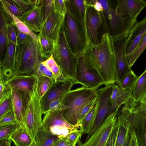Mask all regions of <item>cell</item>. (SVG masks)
Masks as SVG:
<instances>
[{
    "instance_id": "b9f144b4",
    "label": "cell",
    "mask_w": 146,
    "mask_h": 146,
    "mask_svg": "<svg viewBox=\"0 0 146 146\" xmlns=\"http://www.w3.org/2000/svg\"><path fill=\"white\" fill-rule=\"evenodd\" d=\"M17 122L13 110L8 112L0 118V125L13 123Z\"/></svg>"
},
{
    "instance_id": "9a60e30c",
    "label": "cell",
    "mask_w": 146,
    "mask_h": 146,
    "mask_svg": "<svg viewBox=\"0 0 146 146\" xmlns=\"http://www.w3.org/2000/svg\"><path fill=\"white\" fill-rule=\"evenodd\" d=\"M127 34L112 40L116 72L118 84L131 70L129 66L126 52Z\"/></svg>"
},
{
    "instance_id": "603a6c76",
    "label": "cell",
    "mask_w": 146,
    "mask_h": 146,
    "mask_svg": "<svg viewBox=\"0 0 146 146\" xmlns=\"http://www.w3.org/2000/svg\"><path fill=\"white\" fill-rule=\"evenodd\" d=\"M37 78L36 75H15L6 81L5 84L10 89L19 90L31 94Z\"/></svg>"
},
{
    "instance_id": "4dcf8cb0",
    "label": "cell",
    "mask_w": 146,
    "mask_h": 146,
    "mask_svg": "<svg viewBox=\"0 0 146 146\" xmlns=\"http://www.w3.org/2000/svg\"><path fill=\"white\" fill-rule=\"evenodd\" d=\"M42 63L52 73L56 82L65 79L62 74L59 66L54 60L52 55L42 62Z\"/></svg>"
},
{
    "instance_id": "d6a6232c",
    "label": "cell",
    "mask_w": 146,
    "mask_h": 146,
    "mask_svg": "<svg viewBox=\"0 0 146 146\" xmlns=\"http://www.w3.org/2000/svg\"><path fill=\"white\" fill-rule=\"evenodd\" d=\"M138 78L131 70L118 84L119 87L123 90H130Z\"/></svg>"
},
{
    "instance_id": "7bdbcfd3",
    "label": "cell",
    "mask_w": 146,
    "mask_h": 146,
    "mask_svg": "<svg viewBox=\"0 0 146 146\" xmlns=\"http://www.w3.org/2000/svg\"><path fill=\"white\" fill-rule=\"evenodd\" d=\"M53 7L56 11L64 15L67 12L65 0H54Z\"/></svg>"
},
{
    "instance_id": "d590c367",
    "label": "cell",
    "mask_w": 146,
    "mask_h": 146,
    "mask_svg": "<svg viewBox=\"0 0 146 146\" xmlns=\"http://www.w3.org/2000/svg\"><path fill=\"white\" fill-rule=\"evenodd\" d=\"M7 12L11 16L14 23L18 30L21 32L27 34L29 36L32 38L38 44V38L37 35L35 34L34 32L32 31L19 19L10 14L8 12Z\"/></svg>"
},
{
    "instance_id": "7dc6e473",
    "label": "cell",
    "mask_w": 146,
    "mask_h": 146,
    "mask_svg": "<svg viewBox=\"0 0 146 146\" xmlns=\"http://www.w3.org/2000/svg\"><path fill=\"white\" fill-rule=\"evenodd\" d=\"M54 0H45L44 5V20L47 17L53 6Z\"/></svg>"
},
{
    "instance_id": "681fc988",
    "label": "cell",
    "mask_w": 146,
    "mask_h": 146,
    "mask_svg": "<svg viewBox=\"0 0 146 146\" xmlns=\"http://www.w3.org/2000/svg\"><path fill=\"white\" fill-rule=\"evenodd\" d=\"M10 90L3 79L0 81V101Z\"/></svg>"
},
{
    "instance_id": "7a4b0ae2",
    "label": "cell",
    "mask_w": 146,
    "mask_h": 146,
    "mask_svg": "<svg viewBox=\"0 0 146 146\" xmlns=\"http://www.w3.org/2000/svg\"><path fill=\"white\" fill-rule=\"evenodd\" d=\"M97 90L82 86L70 90L60 100L63 116L69 124L79 128V115L82 110L88 104L97 99Z\"/></svg>"
},
{
    "instance_id": "4316f807",
    "label": "cell",
    "mask_w": 146,
    "mask_h": 146,
    "mask_svg": "<svg viewBox=\"0 0 146 146\" xmlns=\"http://www.w3.org/2000/svg\"><path fill=\"white\" fill-rule=\"evenodd\" d=\"M130 98L129 90H123L118 85L112 84V90L110 100L112 106L115 108H119L127 102Z\"/></svg>"
},
{
    "instance_id": "11a10c76",
    "label": "cell",
    "mask_w": 146,
    "mask_h": 146,
    "mask_svg": "<svg viewBox=\"0 0 146 146\" xmlns=\"http://www.w3.org/2000/svg\"><path fill=\"white\" fill-rule=\"evenodd\" d=\"M81 138H79L75 144L74 146H83L82 143L81 141Z\"/></svg>"
},
{
    "instance_id": "7c38bea8",
    "label": "cell",
    "mask_w": 146,
    "mask_h": 146,
    "mask_svg": "<svg viewBox=\"0 0 146 146\" xmlns=\"http://www.w3.org/2000/svg\"><path fill=\"white\" fill-rule=\"evenodd\" d=\"M112 90V84L97 89L98 106L96 116L92 127L85 141L89 138L107 117L116 109L112 106L111 102Z\"/></svg>"
},
{
    "instance_id": "30bf717a",
    "label": "cell",
    "mask_w": 146,
    "mask_h": 146,
    "mask_svg": "<svg viewBox=\"0 0 146 146\" xmlns=\"http://www.w3.org/2000/svg\"><path fill=\"white\" fill-rule=\"evenodd\" d=\"M117 120L106 146H124L130 135V111L128 101L116 113Z\"/></svg>"
},
{
    "instance_id": "ee69618b",
    "label": "cell",
    "mask_w": 146,
    "mask_h": 146,
    "mask_svg": "<svg viewBox=\"0 0 146 146\" xmlns=\"http://www.w3.org/2000/svg\"><path fill=\"white\" fill-rule=\"evenodd\" d=\"M44 76L52 78L55 81L52 73L43 64L42 62L40 63L39 65L37 75V76Z\"/></svg>"
},
{
    "instance_id": "60d3db41",
    "label": "cell",
    "mask_w": 146,
    "mask_h": 146,
    "mask_svg": "<svg viewBox=\"0 0 146 146\" xmlns=\"http://www.w3.org/2000/svg\"><path fill=\"white\" fill-rule=\"evenodd\" d=\"M21 11L25 13L35 7L31 4L30 0H13Z\"/></svg>"
},
{
    "instance_id": "5b68a950",
    "label": "cell",
    "mask_w": 146,
    "mask_h": 146,
    "mask_svg": "<svg viewBox=\"0 0 146 146\" xmlns=\"http://www.w3.org/2000/svg\"><path fill=\"white\" fill-rule=\"evenodd\" d=\"M62 27L68 46L77 57L84 52L89 42L84 27L67 10Z\"/></svg>"
},
{
    "instance_id": "3957f363",
    "label": "cell",
    "mask_w": 146,
    "mask_h": 146,
    "mask_svg": "<svg viewBox=\"0 0 146 146\" xmlns=\"http://www.w3.org/2000/svg\"><path fill=\"white\" fill-rule=\"evenodd\" d=\"M43 61L37 44L29 36L23 44L17 46L15 63V75L37 76L39 65Z\"/></svg>"
},
{
    "instance_id": "8fae6325",
    "label": "cell",
    "mask_w": 146,
    "mask_h": 146,
    "mask_svg": "<svg viewBox=\"0 0 146 146\" xmlns=\"http://www.w3.org/2000/svg\"><path fill=\"white\" fill-rule=\"evenodd\" d=\"M41 128L45 132L56 136L60 139L78 128L66 121L61 110L49 111L45 114L42 120Z\"/></svg>"
},
{
    "instance_id": "ffe728a7",
    "label": "cell",
    "mask_w": 146,
    "mask_h": 146,
    "mask_svg": "<svg viewBox=\"0 0 146 146\" xmlns=\"http://www.w3.org/2000/svg\"><path fill=\"white\" fill-rule=\"evenodd\" d=\"M146 6V2L143 0H119L117 1L115 13L118 16H128L137 19Z\"/></svg>"
},
{
    "instance_id": "52a82bcc",
    "label": "cell",
    "mask_w": 146,
    "mask_h": 146,
    "mask_svg": "<svg viewBox=\"0 0 146 146\" xmlns=\"http://www.w3.org/2000/svg\"><path fill=\"white\" fill-rule=\"evenodd\" d=\"M89 46L76 57L75 74L74 79L79 84L88 88L97 90L104 83L97 71L92 66L89 58Z\"/></svg>"
},
{
    "instance_id": "484cf974",
    "label": "cell",
    "mask_w": 146,
    "mask_h": 146,
    "mask_svg": "<svg viewBox=\"0 0 146 146\" xmlns=\"http://www.w3.org/2000/svg\"><path fill=\"white\" fill-rule=\"evenodd\" d=\"M37 35L39 52L44 61L52 55L57 44L45 38L40 33Z\"/></svg>"
},
{
    "instance_id": "4fadbf2b",
    "label": "cell",
    "mask_w": 146,
    "mask_h": 146,
    "mask_svg": "<svg viewBox=\"0 0 146 146\" xmlns=\"http://www.w3.org/2000/svg\"><path fill=\"white\" fill-rule=\"evenodd\" d=\"M119 108L109 114L95 130L83 146H106L109 137L117 120L116 113Z\"/></svg>"
},
{
    "instance_id": "f35d334b",
    "label": "cell",
    "mask_w": 146,
    "mask_h": 146,
    "mask_svg": "<svg viewBox=\"0 0 146 146\" xmlns=\"http://www.w3.org/2000/svg\"><path fill=\"white\" fill-rule=\"evenodd\" d=\"M7 32L9 41L17 45V27L13 20L8 24L7 27Z\"/></svg>"
},
{
    "instance_id": "d4e9b609",
    "label": "cell",
    "mask_w": 146,
    "mask_h": 146,
    "mask_svg": "<svg viewBox=\"0 0 146 146\" xmlns=\"http://www.w3.org/2000/svg\"><path fill=\"white\" fill-rule=\"evenodd\" d=\"M130 98L138 102L146 96V70L138 78L129 90Z\"/></svg>"
},
{
    "instance_id": "74e56055",
    "label": "cell",
    "mask_w": 146,
    "mask_h": 146,
    "mask_svg": "<svg viewBox=\"0 0 146 146\" xmlns=\"http://www.w3.org/2000/svg\"><path fill=\"white\" fill-rule=\"evenodd\" d=\"M40 143L53 146L59 139L56 136L44 132L41 127L39 133Z\"/></svg>"
},
{
    "instance_id": "680465c9",
    "label": "cell",
    "mask_w": 146,
    "mask_h": 146,
    "mask_svg": "<svg viewBox=\"0 0 146 146\" xmlns=\"http://www.w3.org/2000/svg\"><path fill=\"white\" fill-rule=\"evenodd\" d=\"M74 145H71V146H74Z\"/></svg>"
},
{
    "instance_id": "1f68e13d",
    "label": "cell",
    "mask_w": 146,
    "mask_h": 146,
    "mask_svg": "<svg viewBox=\"0 0 146 146\" xmlns=\"http://www.w3.org/2000/svg\"><path fill=\"white\" fill-rule=\"evenodd\" d=\"M21 127L17 122L0 125V140L11 138L13 134Z\"/></svg>"
},
{
    "instance_id": "6da1fadb",
    "label": "cell",
    "mask_w": 146,
    "mask_h": 146,
    "mask_svg": "<svg viewBox=\"0 0 146 146\" xmlns=\"http://www.w3.org/2000/svg\"><path fill=\"white\" fill-rule=\"evenodd\" d=\"M89 58L91 64L99 74L104 85L118 84L112 40L108 33L103 35L98 44H91Z\"/></svg>"
},
{
    "instance_id": "d6986e66",
    "label": "cell",
    "mask_w": 146,
    "mask_h": 146,
    "mask_svg": "<svg viewBox=\"0 0 146 146\" xmlns=\"http://www.w3.org/2000/svg\"><path fill=\"white\" fill-rule=\"evenodd\" d=\"M44 3L35 7L24 13L19 19L33 32L40 33L44 21Z\"/></svg>"
},
{
    "instance_id": "bcb514c9",
    "label": "cell",
    "mask_w": 146,
    "mask_h": 146,
    "mask_svg": "<svg viewBox=\"0 0 146 146\" xmlns=\"http://www.w3.org/2000/svg\"><path fill=\"white\" fill-rule=\"evenodd\" d=\"M17 30V46H20L23 44L27 41L29 37L27 34Z\"/></svg>"
},
{
    "instance_id": "cb8c5ba5",
    "label": "cell",
    "mask_w": 146,
    "mask_h": 146,
    "mask_svg": "<svg viewBox=\"0 0 146 146\" xmlns=\"http://www.w3.org/2000/svg\"><path fill=\"white\" fill-rule=\"evenodd\" d=\"M65 2L67 11L84 27V0H65Z\"/></svg>"
},
{
    "instance_id": "f5cc1de1",
    "label": "cell",
    "mask_w": 146,
    "mask_h": 146,
    "mask_svg": "<svg viewBox=\"0 0 146 146\" xmlns=\"http://www.w3.org/2000/svg\"><path fill=\"white\" fill-rule=\"evenodd\" d=\"M71 145H73L70 144L65 141L63 138H62L59 139L53 146H70Z\"/></svg>"
},
{
    "instance_id": "9c48e42d",
    "label": "cell",
    "mask_w": 146,
    "mask_h": 146,
    "mask_svg": "<svg viewBox=\"0 0 146 146\" xmlns=\"http://www.w3.org/2000/svg\"><path fill=\"white\" fill-rule=\"evenodd\" d=\"M85 30L90 43L96 45L103 35L108 33L106 18L102 11H98L91 6L85 5Z\"/></svg>"
},
{
    "instance_id": "7402d4cb",
    "label": "cell",
    "mask_w": 146,
    "mask_h": 146,
    "mask_svg": "<svg viewBox=\"0 0 146 146\" xmlns=\"http://www.w3.org/2000/svg\"><path fill=\"white\" fill-rule=\"evenodd\" d=\"M17 45L9 41L5 60L0 66V72L5 82L15 74V60Z\"/></svg>"
},
{
    "instance_id": "f546056e",
    "label": "cell",
    "mask_w": 146,
    "mask_h": 146,
    "mask_svg": "<svg viewBox=\"0 0 146 146\" xmlns=\"http://www.w3.org/2000/svg\"><path fill=\"white\" fill-rule=\"evenodd\" d=\"M55 82L53 79L46 76H37L36 88L40 99Z\"/></svg>"
},
{
    "instance_id": "ab89813d",
    "label": "cell",
    "mask_w": 146,
    "mask_h": 146,
    "mask_svg": "<svg viewBox=\"0 0 146 146\" xmlns=\"http://www.w3.org/2000/svg\"><path fill=\"white\" fill-rule=\"evenodd\" d=\"M82 134L80 129L79 130L77 129L68 134L63 138L70 144L73 145L75 144L79 138H81Z\"/></svg>"
},
{
    "instance_id": "ba28073f",
    "label": "cell",
    "mask_w": 146,
    "mask_h": 146,
    "mask_svg": "<svg viewBox=\"0 0 146 146\" xmlns=\"http://www.w3.org/2000/svg\"><path fill=\"white\" fill-rule=\"evenodd\" d=\"M52 56L64 78L74 80L77 58L72 54L68 46L62 27Z\"/></svg>"
},
{
    "instance_id": "e0dca14e",
    "label": "cell",
    "mask_w": 146,
    "mask_h": 146,
    "mask_svg": "<svg viewBox=\"0 0 146 146\" xmlns=\"http://www.w3.org/2000/svg\"><path fill=\"white\" fill-rule=\"evenodd\" d=\"M13 110L17 122L24 128V121L27 106L31 98V94L20 90L11 89Z\"/></svg>"
},
{
    "instance_id": "ac0fdd59",
    "label": "cell",
    "mask_w": 146,
    "mask_h": 146,
    "mask_svg": "<svg viewBox=\"0 0 146 146\" xmlns=\"http://www.w3.org/2000/svg\"><path fill=\"white\" fill-rule=\"evenodd\" d=\"M146 33V17L139 21H137L127 33L126 52L127 58L138 46Z\"/></svg>"
},
{
    "instance_id": "816d5d0a",
    "label": "cell",
    "mask_w": 146,
    "mask_h": 146,
    "mask_svg": "<svg viewBox=\"0 0 146 146\" xmlns=\"http://www.w3.org/2000/svg\"><path fill=\"white\" fill-rule=\"evenodd\" d=\"M130 146H138L136 135L133 130H131Z\"/></svg>"
},
{
    "instance_id": "e575fe53",
    "label": "cell",
    "mask_w": 146,
    "mask_h": 146,
    "mask_svg": "<svg viewBox=\"0 0 146 146\" xmlns=\"http://www.w3.org/2000/svg\"><path fill=\"white\" fill-rule=\"evenodd\" d=\"M7 12L18 19L23 14L13 0H0Z\"/></svg>"
},
{
    "instance_id": "2e32d148",
    "label": "cell",
    "mask_w": 146,
    "mask_h": 146,
    "mask_svg": "<svg viewBox=\"0 0 146 146\" xmlns=\"http://www.w3.org/2000/svg\"><path fill=\"white\" fill-rule=\"evenodd\" d=\"M76 84L74 80L68 78L55 82L40 100L42 113L45 114L47 112L49 104L51 102L55 100L60 101Z\"/></svg>"
},
{
    "instance_id": "db71d44e",
    "label": "cell",
    "mask_w": 146,
    "mask_h": 146,
    "mask_svg": "<svg viewBox=\"0 0 146 146\" xmlns=\"http://www.w3.org/2000/svg\"><path fill=\"white\" fill-rule=\"evenodd\" d=\"M11 142L10 138L0 140V146H11Z\"/></svg>"
},
{
    "instance_id": "44dd1931",
    "label": "cell",
    "mask_w": 146,
    "mask_h": 146,
    "mask_svg": "<svg viewBox=\"0 0 146 146\" xmlns=\"http://www.w3.org/2000/svg\"><path fill=\"white\" fill-rule=\"evenodd\" d=\"M12 20L0 1V66L5 58L9 42L7 35V26Z\"/></svg>"
},
{
    "instance_id": "836d02e7",
    "label": "cell",
    "mask_w": 146,
    "mask_h": 146,
    "mask_svg": "<svg viewBox=\"0 0 146 146\" xmlns=\"http://www.w3.org/2000/svg\"><path fill=\"white\" fill-rule=\"evenodd\" d=\"M146 46V34L141 39L139 44L131 55L127 58L128 64L131 68L143 52Z\"/></svg>"
},
{
    "instance_id": "8992f818",
    "label": "cell",
    "mask_w": 146,
    "mask_h": 146,
    "mask_svg": "<svg viewBox=\"0 0 146 146\" xmlns=\"http://www.w3.org/2000/svg\"><path fill=\"white\" fill-rule=\"evenodd\" d=\"M37 79L31 94V98L26 110L24 128L32 139L34 145L40 144L39 133L41 127L42 114L40 100L36 88Z\"/></svg>"
},
{
    "instance_id": "5bb4252c",
    "label": "cell",
    "mask_w": 146,
    "mask_h": 146,
    "mask_svg": "<svg viewBox=\"0 0 146 146\" xmlns=\"http://www.w3.org/2000/svg\"><path fill=\"white\" fill-rule=\"evenodd\" d=\"M65 15L53 7L44 20L40 33L45 38L57 45L63 26Z\"/></svg>"
},
{
    "instance_id": "83f0119b",
    "label": "cell",
    "mask_w": 146,
    "mask_h": 146,
    "mask_svg": "<svg viewBox=\"0 0 146 146\" xmlns=\"http://www.w3.org/2000/svg\"><path fill=\"white\" fill-rule=\"evenodd\" d=\"M97 106V100L92 108L82 120L80 127L83 133L88 134L90 132L95 119Z\"/></svg>"
},
{
    "instance_id": "277c9868",
    "label": "cell",
    "mask_w": 146,
    "mask_h": 146,
    "mask_svg": "<svg viewBox=\"0 0 146 146\" xmlns=\"http://www.w3.org/2000/svg\"><path fill=\"white\" fill-rule=\"evenodd\" d=\"M106 18L108 34L112 40L127 34L137 22V19L128 16H119L115 13L117 1L99 0Z\"/></svg>"
},
{
    "instance_id": "f6af8a7d",
    "label": "cell",
    "mask_w": 146,
    "mask_h": 146,
    "mask_svg": "<svg viewBox=\"0 0 146 146\" xmlns=\"http://www.w3.org/2000/svg\"><path fill=\"white\" fill-rule=\"evenodd\" d=\"M96 100L97 99L89 103L86 105L81 111L78 118V123L80 126V122L82 120L92 108L96 102Z\"/></svg>"
},
{
    "instance_id": "c3c4849f",
    "label": "cell",
    "mask_w": 146,
    "mask_h": 146,
    "mask_svg": "<svg viewBox=\"0 0 146 146\" xmlns=\"http://www.w3.org/2000/svg\"><path fill=\"white\" fill-rule=\"evenodd\" d=\"M61 110V104L60 101L55 100L52 101L49 104L47 112L49 111H53Z\"/></svg>"
},
{
    "instance_id": "f907efd6",
    "label": "cell",
    "mask_w": 146,
    "mask_h": 146,
    "mask_svg": "<svg viewBox=\"0 0 146 146\" xmlns=\"http://www.w3.org/2000/svg\"><path fill=\"white\" fill-rule=\"evenodd\" d=\"M138 146H146V132L136 136Z\"/></svg>"
},
{
    "instance_id": "9f6ffc18",
    "label": "cell",
    "mask_w": 146,
    "mask_h": 146,
    "mask_svg": "<svg viewBox=\"0 0 146 146\" xmlns=\"http://www.w3.org/2000/svg\"><path fill=\"white\" fill-rule=\"evenodd\" d=\"M130 135L124 146H130Z\"/></svg>"
},
{
    "instance_id": "6f0895ef",
    "label": "cell",
    "mask_w": 146,
    "mask_h": 146,
    "mask_svg": "<svg viewBox=\"0 0 146 146\" xmlns=\"http://www.w3.org/2000/svg\"><path fill=\"white\" fill-rule=\"evenodd\" d=\"M2 79H3L1 73L0 72V81Z\"/></svg>"
},
{
    "instance_id": "8d00e7d4",
    "label": "cell",
    "mask_w": 146,
    "mask_h": 146,
    "mask_svg": "<svg viewBox=\"0 0 146 146\" xmlns=\"http://www.w3.org/2000/svg\"><path fill=\"white\" fill-rule=\"evenodd\" d=\"M12 110L13 108L11 90L0 101V118L8 112Z\"/></svg>"
},
{
    "instance_id": "f1b7e54d",
    "label": "cell",
    "mask_w": 146,
    "mask_h": 146,
    "mask_svg": "<svg viewBox=\"0 0 146 146\" xmlns=\"http://www.w3.org/2000/svg\"><path fill=\"white\" fill-rule=\"evenodd\" d=\"M10 138L16 146H33L34 144L25 129L21 127L13 134Z\"/></svg>"
}]
</instances>
